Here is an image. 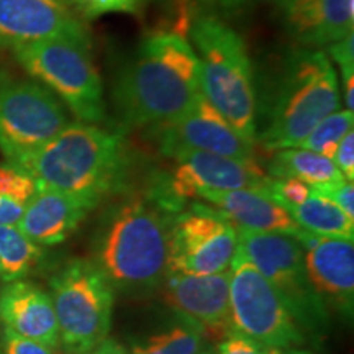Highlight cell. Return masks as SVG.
<instances>
[{
	"label": "cell",
	"instance_id": "1",
	"mask_svg": "<svg viewBox=\"0 0 354 354\" xmlns=\"http://www.w3.org/2000/svg\"><path fill=\"white\" fill-rule=\"evenodd\" d=\"M201 94L192 44L179 33L159 32L146 37L123 66L112 97L123 125L151 130L180 117Z\"/></svg>",
	"mask_w": 354,
	"mask_h": 354
},
{
	"label": "cell",
	"instance_id": "2",
	"mask_svg": "<svg viewBox=\"0 0 354 354\" xmlns=\"http://www.w3.org/2000/svg\"><path fill=\"white\" fill-rule=\"evenodd\" d=\"M130 162L120 133L74 122L17 166L33 177L37 189L57 190L99 207L105 197L127 192Z\"/></svg>",
	"mask_w": 354,
	"mask_h": 354
},
{
	"label": "cell",
	"instance_id": "3",
	"mask_svg": "<svg viewBox=\"0 0 354 354\" xmlns=\"http://www.w3.org/2000/svg\"><path fill=\"white\" fill-rule=\"evenodd\" d=\"M174 215L149 196H127L105 210L95 233L94 263L113 289L143 292L165 281Z\"/></svg>",
	"mask_w": 354,
	"mask_h": 354
},
{
	"label": "cell",
	"instance_id": "4",
	"mask_svg": "<svg viewBox=\"0 0 354 354\" xmlns=\"http://www.w3.org/2000/svg\"><path fill=\"white\" fill-rule=\"evenodd\" d=\"M339 102L328 56L318 50L292 51L266 104V127L256 140L266 151L299 148L323 118L339 109Z\"/></svg>",
	"mask_w": 354,
	"mask_h": 354
},
{
	"label": "cell",
	"instance_id": "5",
	"mask_svg": "<svg viewBox=\"0 0 354 354\" xmlns=\"http://www.w3.org/2000/svg\"><path fill=\"white\" fill-rule=\"evenodd\" d=\"M190 38L201 64L202 94L243 138L256 143L254 76L243 38L215 17L194 21Z\"/></svg>",
	"mask_w": 354,
	"mask_h": 354
},
{
	"label": "cell",
	"instance_id": "6",
	"mask_svg": "<svg viewBox=\"0 0 354 354\" xmlns=\"http://www.w3.org/2000/svg\"><path fill=\"white\" fill-rule=\"evenodd\" d=\"M30 76L51 91L79 122L105 118L104 86L91 55L88 38H51L13 50Z\"/></svg>",
	"mask_w": 354,
	"mask_h": 354
},
{
	"label": "cell",
	"instance_id": "7",
	"mask_svg": "<svg viewBox=\"0 0 354 354\" xmlns=\"http://www.w3.org/2000/svg\"><path fill=\"white\" fill-rule=\"evenodd\" d=\"M59 346L87 354L109 338L115 289L94 261L73 259L51 279Z\"/></svg>",
	"mask_w": 354,
	"mask_h": 354
},
{
	"label": "cell",
	"instance_id": "8",
	"mask_svg": "<svg viewBox=\"0 0 354 354\" xmlns=\"http://www.w3.org/2000/svg\"><path fill=\"white\" fill-rule=\"evenodd\" d=\"M236 240L232 263L246 261L254 266L281 292L300 328L322 333L326 323V305L310 286L304 246L297 236L236 228Z\"/></svg>",
	"mask_w": 354,
	"mask_h": 354
},
{
	"label": "cell",
	"instance_id": "9",
	"mask_svg": "<svg viewBox=\"0 0 354 354\" xmlns=\"http://www.w3.org/2000/svg\"><path fill=\"white\" fill-rule=\"evenodd\" d=\"M230 268V318L234 331L281 351L307 342L281 292L254 266L238 261Z\"/></svg>",
	"mask_w": 354,
	"mask_h": 354
},
{
	"label": "cell",
	"instance_id": "10",
	"mask_svg": "<svg viewBox=\"0 0 354 354\" xmlns=\"http://www.w3.org/2000/svg\"><path fill=\"white\" fill-rule=\"evenodd\" d=\"M63 102L35 81L0 86V153L12 165L50 143L68 125Z\"/></svg>",
	"mask_w": 354,
	"mask_h": 354
},
{
	"label": "cell",
	"instance_id": "11",
	"mask_svg": "<svg viewBox=\"0 0 354 354\" xmlns=\"http://www.w3.org/2000/svg\"><path fill=\"white\" fill-rule=\"evenodd\" d=\"M236 241V228L227 216L214 207L194 203L172 218L167 272L203 276L225 271Z\"/></svg>",
	"mask_w": 354,
	"mask_h": 354
},
{
	"label": "cell",
	"instance_id": "12",
	"mask_svg": "<svg viewBox=\"0 0 354 354\" xmlns=\"http://www.w3.org/2000/svg\"><path fill=\"white\" fill-rule=\"evenodd\" d=\"M174 172L154 184L149 196L171 214H179L183 202L198 189L236 190L268 187L271 176L256 159H236L205 151H180L172 156Z\"/></svg>",
	"mask_w": 354,
	"mask_h": 354
},
{
	"label": "cell",
	"instance_id": "13",
	"mask_svg": "<svg viewBox=\"0 0 354 354\" xmlns=\"http://www.w3.org/2000/svg\"><path fill=\"white\" fill-rule=\"evenodd\" d=\"M232 268L215 274L167 272L166 304L205 342H221L233 331L230 318Z\"/></svg>",
	"mask_w": 354,
	"mask_h": 354
},
{
	"label": "cell",
	"instance_id": "14",
	"mask_svg": "<svg viewBox=\"0 0 354 354\" xmlns=\"http://www.w3.org/2000/svg\"><path fill=\"white\" fill-rule=\"evenodd\" d=\"M151 130L158 138L159 151L167 158L180 151H205L254 159V143L243 138L203 94L180 117Z\"/></svg>",
	"mask_w": 354,
	"mask_h": 354
},
{
	"label": "cell",
	"instance_id": "15",
	"mask_svg": "<svg viewBox=\"0 0 354 354\" xmlns=\"http://www.w3.org/2000/svg\"><path fill=\"white\" fill-rule=\"evenodd\" d=\"M59 37L88 38L64 0H0V46L15 50Z\"/></svg>",
	"mask_w": 354,
	"mask_h": 354
},
{
	"label": "cell",
	"instance_id": "16",
	"mask_svg": "<svg viewBox=\"0 0 354 354\" xmlns=\"http://www.w3.org/2000/svg\"><path fill=\"white\" fill-rule=\"evenodd\" d=\"M295 236L304 246L305 271L312 289L323 304H333L336 310L351 317L354 300L353 240L317 236L305 230H300Z\"/></svg>",
	"mask_w": 354,
	"mask_h": 354
},
{
	"label": "cell",
	"instance_id": "17",
	"mask_svg": "<svg viewBox=\"0 0 354 354\" xmlns=\"http://www.w3.org/2000/svg\"><path fill=\"white\" fill-rule=\"evenodd\" d=\"M286 28L305 46L333 44L354 30V0H276Z\"/></svg>",
	"mask_w": 354,
	"mask_h": 354
},
{
	"label": "cell",
	"instance_id": "18",
	"mask_svg": "<svg viewBox=\"0 0 354 354\" xmlns=\"http://www.w3.org/2000/svg\"><path fill=\"white\" fill-rule=\"evenodd\" d=\"M0 322L17 335L59 348V328L51 295L32 282L12 281L0 290Z\"/></svg>",
	"mask_w": 354,
	"mask_h": 354
},
{
	"label": "cell",
	"instance_id": "19",
	"mask_svg": "<svg viewBox=\"0 0 354 354\" xmlns=\"http://www.w3.org/2000/svg\"><path fill=\"white\" fill-rule=\"evenodd\" d=\"M94 203L51 189H37L17 228L37 245H59L87 218Z\"/></svg>",
	"mask_w": 354,
	"mask_h": 354
},
{
	"label": "cell",
	"instance_id": "20",
	"mask_svg": "<svg viewBox=\"0 0 354 354\" xmlns=\"http://www.w3.org/2000/svg\"><path fill=\"white\" fill-rule=\"evenodd\" d=\"M196 197L212 203L232 221L234 228L259 233H289L294 236L302 230L266 190L198 189Z\"/></svg>",
	"mask_w": 354,
	"mask_h": 354
},
{
	"label": "cell",
	"instance_id": "21",
	"mask_svg": "<svg viewBox=\"0 0 354 354\" xmlns=\"http://www.w3.org/2000/svg\"><path fill=\"white\" fill-rule=\"evenodd\" d=\"M271 177H294L313 190H322L344 180L333 162L322 154L304 148L279 149L269 165Z\"/></svg>",
	"mask_w": 354,
	"mask_h": 354
},
{
	"label": "cell",
	"instance_id": "22",
	"mask_svg": "<svg viewBox=\"0 0 354 354\" xmlns=\"http://www.w3.org/2000/svg\"><path fill=\"white\" fill-rule=\"evenodd\" d=\"M299 228L326 238H344L354 240V218L317 190L312 189L310 196L299 205L286 209Z\"/></svg>",
	"mask_w": 354,
	"mask_h": 354
},
{
	"label": "cell",
	"instance_id": "23",
	"mask_svg": "<svg viewBox=\"0 0 354 354\" xmlns=\"http://www.w3.org/2000/svg\"><path fill=\"white\" fill-rule=\"evenodd\" d=\"M43 251L17 225H0V274L7 282L19 281L39 263Z\"/></svg>",
	"mask_w": 354,
	"mask_h": 354
},
{
	"label": "cell",
	"instance_id": "24",
	"mask_svg": "<svg viewBox=\"0 0 354 354\" xmlns=\"http://www.w3.org/2000/svg\"><path fill=\"white\" fill-rule=\"evenodd\" d=\"M203 348L205 339L202 335L194 326L179 322L133 343L131 354H201Z\"/></svg>",
	"mask_w": 354,
	"mask_h": 354
},
{
	"label": "cell",
	"instance_id": "25",
	"mask_svg": "<svg viewBox=\"0 0 354 354\" xmlns=\"http://www.w3.org/2000/svg\"><path fill=\"white\" fill-rule=\"evenodd\" d=\"M354 117L349 110H336L325 117L318 125L313 128L312 133L304 140L299 148L308 149V151L318 153L322 156L333 159L339 141L348 131L353 130Z\"/></svg>",
	"mask_w": 354,
	"mask_h": 354
},
{
	"label": "cell",
	"instance_id": "26",
	"mask_svg": "<svg viewBox=\"0 0 354 354\" xmlns=\"http://www.w3.org/2000/svg\"><path fill=\"white\" fill-rule=\"evenodd\" d=\"M37 194V183L17 165H0V196L26 205Z\"/></svg>",
	"mask_w": 354,
	"mask_h": 354
},
{
	"label": "cell",
	"instance_id": "27",
	"mask_svg": "<svg viewBox=\"0 0 354 354\" xmlns=\"http://www.w3.org/2000/svg\"><path fill=\"white\" fill-rule=\"evenodd\" d=\"M71 10L84 19H99L109 13H140L145 0H64Z\"/></svg>",
	"mask_w": 354,
	"mask_h": 354
},
{
	"label": "cell",
	"instance_id": "28",
	"mask_svg": "<svg viewBox=\"0 0 354 354\" xmlns=\"http://www.w3.org/2000/svg\"><path fill=\"white\" fill-rule=\"evenodd\" d=\"M264 190L274 202L286 210L289 207L302 203L310 196L312 187L294 177H271Z\"/></svg>",
	"mask_w": 354,
	"mask_h": 354
},
{
	"label": "cell",
	"instance_id": "29",
	"mask_svg": "<svg viewBox=\"0 0 354 354\" xmlns=\"http://www.w3.org/2000/svg\"><path fill=\"white\" fill-rule=\"evenodd\" d=\"M216 351L218 354H284L281 349L266 346V344L234 330L227 338L221 339Z\"/></svg>",
	"mask_w": 354,
	"mask_h": 354
},
{
	"label": "cell",
	"instance_id": "30",
	"mask_svg": "<svg viewBox=\"0 0 354 354\" xmlns=\"http://www.w3.org/2000/svg\"><path fill=\"white\" fill-rule=\"evenodd\" d=\"M2 346L3 354H56L55 349L46 346V344L17 335L15 331L8 328H3Z\"/></svg>",
	"mask_w": 354,
	"mask_h": 354
},
{
	"label": "cell",
	"instance_id": "31",
	"mask_svg": "<svg viewBox=\"0 0 354 354\" xmlns=\"http://www.w3.org/2000/svg\"><path fill=\"white\" fill-rule=\"evenodd\" d=\"M330 56L339 66L343 74V81L354 77V35H348L346 38L339 39L333 44H328Z\"/></svg>",
	"mask_w": 354,
	"mask_h": 354
},
{
	"label": "cell",
	"instance_id": "32",
	"mask_svg": "<svg viewBox=\"0 0 354 354\" xmlns=\"http://www.w3.org/2000/svg\"><path fill=\"white\" fill-rule=\"evenodd\" d=\"M318 194L330 198L336 205L342 209L348 216L354 218V185L351 180H342V183L330 185V187L317 190Z\"/></svg>",
	"mask_w": 354,
	"mask_h": 354
},
{
	"label": "cell",
	"instance_id": "33",
	"mask_svg": "<svg viewBox=\"0 0 354 354\" xmlns=\"http://www.w3.org/2000/svg\"><path fill=\"white\" fill-rule=\"evenodd\" d=\"M333 162L346 180L354 179V131H348L339 141L333 156Z\"/></svg>",
	"mask_w": 354,
	"mask_h": 354
},
{
	"label": "cell",
	"instance_id": "34",
	"mask_svg": "<svg viewBox=\"0 0 354 354\" xmlns=\"http://www.w3.org/2000/svg\"><path fill=\"white\" fill-rule=\"evenodd\" d=\"M26 205L0 196V225H17L24 215Z\"/></svg>",
	"mask_w": 354,
	"mask_h": 354
},
{
	"label": "cell",
	"instance_id": "35",
	"mask_svg": "<svg viewBox=\"0 0 354 354\" xmlns=\"http://www.w3.org/2000/svg\"><path fill=\"white\" fill-rule=\"evenodd\" d=\"M87 354H127V351L117 342L107 338V339H104L99 346H95L91 353H87Z\"/></svg>",
	"mask_w": 354,
	"mask_h": 354
},
{
	"label": "cell",
	"instance_id": "36",
	"mask_svg": "<svg viewBox=\"0 0 354 354\" xmlns=\"http://www.w3.org/2000/svg\"><path fill=\"white\" fill-rule=\"evenodd\" d=\"M286 354H312V353L305 351V349H289Z\"/></svg>",
	"mask_w": 354,
	"mask_h": 354
},
{
	"label": "cell",
	"instance_id": "37",
	"mask_svg": "<svg viewBox=\"0 0 354 354\" xmlns=\"http://www.w3.org/2000/svg\"><path fill=\"white\" fill-rule=\"evenodd\" d=\"M201 354H218V351L215 348H203Z\"/></svg>",
	"mask_w": 354,
	"mask_h": 354
},
{
	"label": "cell",
	"instance_id": "38",
	"mask_svg": "<svg viewBox=\"0 0 354 354\" xmlns=\"http://www.w3.org/2000/svg\"><path fill=\"white\" fill-rule=\"evenodd\" d=\"M3 82H6V79H3V73H2V69H0V86H2Z\"/></svg>",
	"mask_w": 354,
	"mask_h": 354
},
{
	"label": "cell",
	"instance_id": "39",
	"mask_svg": "<svg viewBox=\"0 0 354 354\" xmlns=\"http://www.w3.org/2000/svg\"><path fill=\"white\" fill-rule=\"evenodd\" d=\"M0 354H3V346H2V339H0Z\"/></svg>",
	"mask_w": 354,
	"mask_h": 354
}]
</instances>
